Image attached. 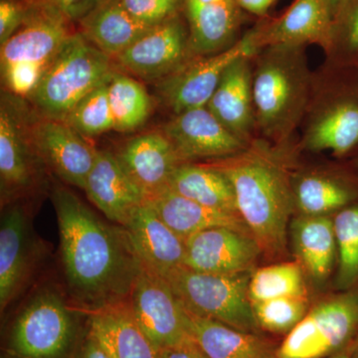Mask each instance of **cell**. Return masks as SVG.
<instances>
[{
  "mask_svg": "<svg viewBox=\"0 0 358 358\" xmlns=\"http://www.w3.org/2000/svg\"><path fill=\"white\" fill-rule=\"evenodd\" d=\"M63 288L86 315L128 303L143 263L126 228L110 224L63 185L52 189Z\"/></svg>",
  "mask_w": 358,
  "mask_h": 358,
  "instance_id": "cell-1",
  "label": "cell"
},
{
  "mask_svg": "<svg viewBox=\"0 0 358 358\" xmlns=\"http://www.w3.org/2000/svg\"><path fill=\"white\" fill-rule=\"evenodd\" d=\"M205 164L232 185L240 216L267 260L282 258L294 213V157L288 143L254 138L239 154Z\"/></svg>",
  "mask_w": 358,
  "mask_h": 358,
  "instance_id": "cell-2",
  "label": "cell"
},
{
  "mask_svg": "<svg viewBox=\"0 0 358 358\" xmlns=\"http://www.w3.org/2000/svg\"><path fill=\"white\" fill-rule=\"evenodd\" d=\"M256 56L252 73L256 129L265 140L288 143L310 102L312 78L305 47H266Z\"/></svg>",
  "mask_w": 358,
  "mask_h": 358,
  "instance_id": "cell-3",
  "label": "cell"
},
{
  "mask_svg": "<svg viewBox=\"0 0 358 358\" xmlns=\"http://www.w3.org/2000/svg\"><path fill=\"white\" fill-rule=\"evenodd\" d=\"M87 317L62 284L41 282L14 315L2 358H74L87 331L82 327Z\"/></svg>",
  "mask_w": 358,
  "mask_h": 358,
  "instance_id": "cell-4",
  "label": "cell"
},
{
  "mask_svg": "<svg viewBox=\"0 0 358 358\" xmlns=\"http://www.w3.org/2000/svg\"><path fill=\"white\" fill-rule=\"evenodd\" d=\"M113 58L73 33L28 99L41 117L65 121L78 103L114 73Z\"/></svg>",
  "mask_w": 358,
  "mask_h": 358,
  "instance_id": "cell-5",
  "label": "cell"
},
{
  "mask_svg": "<svg viewBox=\"0 0 358 358\" xmlns=\"http://www.w3.org/2000/svg\"><path fill=\"white\" fill-rule=\"evenodd\" d=\"M69 17L38 1L28 4L23 24L1 44L0 63L6 89L13 95L28 96L73 34Z\"/></svg>",
  "mask_w": 358,
  "mask_h": 358,
  "instance_id": "cell-6",
  "label": "cell"
},
{
  "mask_svg": "<svg viewBox=\"0 0 358 358\" xmlns=\"http://www.w3.org/2000/svg\"><path fill=\"white\" fill-rule=\"evenodd\" d=\"M251 273L207 274L182 266L166 280L190 313L260 334L248 296Z\"/></svg>",
  "mask_w": 358,
  "mask_h": 358,
  "instance_id": "cell-7",
  "label": "cell"
},
{
  "mask_svg": "<svg viewBox=\"0 0 358 358\" xmlns=\"http://www.w3.org/2000/svg\"><path fill=\"white\" fill-rule=\"evenodd\" d=\"M358 336V291L327 296L310 306L281 345L275 358H324L348 348Z\"/></svg>",
  "mask_w": 358,
  "mask_h": 358,
  "instance_id": "cell-8",
  "label": "cell"
},
{
  "mask_svg": "<svg viewBox=\"0 0 358 358\" xmlns=\"http://www.w3.org/2000/svg\"><path fill=\"white\" fill-rule=\"evenodd\" d=\"M47 171L31 136V121L18 96H1L0 190L1 207L24 200L43 185Z\"/></svg>",
  "mask_w": 358,
  "mask_h": 358,
  "instance_id": "cell-9",
  "label": "cell"
},
{
  "mask_svg": "<svg viewBox=\"0 0 358 358\" xmlns=\"http://www.w3.org/2000/svg\"><path fill=\"white\" fill-rule=\"evenodd\" d=\"M46 255V247L33 227L32 212L20 201L1 207L0 217V310L31 286Z\"/></svg>",
  "mask_w": 358,
  "mask_h": 358,
  "instance_id": "cell-10",
  "label": "cell"
},
{
  "mask_svg": "<svg viewBox=\"0 0 358 358\" xmlns=\"http://www.w3.org/2000/svg\"><path fill=\"white\" fill-rule=\"evenodd\" d=\"M258 52L249 30L227 50L188 58L178 69L160 80V98L174 115L206 107L228 66L241 57H254Z\"/></svg>",
  "mask_w": 358,
  "mask_h": 358,
  "instance_id": "cell-11",
  "label": "cell"
},
{
  "mask_svg": "<svg viewBox=\"0 0 358 358\" xmlns=\"http://www.w3.org/2000/svg\"><path fill=\"white\" fill-rule=\"evenodd\" d=\"M127 303L134 320L157 350L192 336L185 306L171 284L143 264Z\"/></svg>",
  "mask_w": 358,
  "mask_h": 358,
  "instance_id": "cell-12",
  "label": "cell"
},
{
  "mask_svg": "<svg viewBox=\"0 0 358 358\" xmlns=\"http://www.w3.org/2000/svg\"><path fill=\"white\" fill-rule=\"evenodd\" d=\"M182 162H213L239 154L250 143L226 128L207 107L174 115L162 129Z\"/></svg>",
  "mask_w": 358,
  "mask_h": 358,
  "instance_id": "cell-13",
  "label": "cell"
},
{
  "mask_svg": "<svg viewBox=\"0 0 358 358\" xmlns=\"http://www.w3.org/2000/svg\"><path fill=\"white\" fill-rule=\"evenodd\" d=\"M185 244L183 267L207 274L252 272L262 257L252 235L231 228L199 231Z\"/></svg>",
  "mask_w": 358,
  "mask_h": 358,
  "instance_id": "cell-14",
  "label": "cell"
},
{
  "mask_svg": "<svg viewBox=\"0 0 358 358\" xmlns=\"http://www.w3.org/2000/svg\"><path fill=\"white\" fill-rule=\"evenodd\" d=\"M331 24L333 13L327 0H294L281 15L264 16L251 30L259 51L270 46L317 44L327 53Z\"/></svg>",
  "mask_w": 358,
  "mask_h": 358,
  "instance_id": "cell-15",
  "label": "cell"
},
{
  "mask_svg": "<svg viewBox=\"0 0 358 358\" xmlns=\"http://www.w3.org/2000/svg\"><path fill=\"white\" fill-rule=\"evenodd\" d=\"M33 145L47 169L84 190L96 148L65 121L41 117L31 122Z\"/></svg>",
  "mask_w": 358,
  "mask_h": 358,
  "instance_id": "cell-16",
  "label": "cell"
},
{
  "mask_svg": "<svg viewBox=\"0 0 358 358\" xmlns=\"http://www.w3.org/2000/svg\"><path fill=\"white\" fill-rule=\"evenodd\" d=\"M188 58V31L178 15L155 25L115 59L127 74L160 81Z\"/></svg>",
  "mask_w": 358,
  "mask_h": 358,
  "instance_id": "cell-17",
  "label": "cell"
},
{
  "mask_svg": "<svg viewBox=\"0 0 358 358\" xmlns=\"http://www.w3.org/2000/svg\"><path fill=\"white\" fill-rule=\"evenodd\" d=\"M84 192L90 201L113 223L124 226L145 196L110 150H96Z\"/></svg>",
  "mask_w": 358,
  "mask_h": 358,
  "instance_id": "cell-18",
  "label": "cell"
},
{
  "mask_svg": "<svg viewBox=\"0 0 358 358\" xmlns=\"http://www.w3.org/2000/svg\"><path fill=\"white\" fill-rule=\"evenodd\" d=\"M303 147L343 157L358 148V90L327 99L308 122Z\"/></svg>",
  "mask_w": 358,
  "mask_h": 358,
  "instance_id": "cell-19",
  "label": "cell"
},
{
  "mask_svg": "<svg viewBox=\"0 0 358 358\" xmlns=\"http://www.w3.org/2000/svg\"><path fill=\"white\" fill-rule=\"evenodd\" d=\"M115 155L145 200L166 189L176 169L183 164L162 131L134 136Z\"/></svg>",
  "mask_w": 358,
  "mask_h": 358,
  "instance_id": "cell-20",
  "label": "cell"
},
{
  "mask_svg": "<svg viewBox=\"0 0 358 358\" xmlns=\"http://www.w3.org/2000/svg\"><path fill=\"white\" fill-rule=\"evenodd\" d=\"M141 263L166 279L182 267L185 241L159 217L150 205L138 206L124 226Z\"/></svg>",
  "mask_w": 358,
  "mask_h": 358,
  "instance_id": "cell-21",
  "label": "cell"
},
{
  "mask_svg": "<svg viewBox=\"0 0 358 358\" xmlns=\"http://www.w3.org/2000/svg\"><path fill=\"white\" fill-rule=\"evenodd\" d=\"M252 59L241 57L228 66L206 106L226 128L248 143L256 129Z\"/></svg>",
  "mask_w": 358,
  "mask_h": 358,
  "instance_id": "cell-22",
  "label": "cell"
},
{
  "mask_svg": "<svg viewBox=\"0 0 358 358\" xmlns=\"http://www.w3.org/2000/svg\"><path fill=\"white\" fill-rule=\"evenodd\" d=\"M296 261L315 286L322 287L338 264L333 216L296 215L289 227Z\"/></svg>",
  "mask_w": 358,
  "mask_h": 358,
  "instance_id": "cell-23",
  "label": "cell"
},
{
  "mask_svg": "<svg viewBox=\"0 0 358 358\" xmlns=\"http://www.w3.org/2000/svg\"><path fill=\"white\" fill-rule=\"evenodd\" d=\"M188 22L189 57L213 55L227 50L238 41L244 20L235 0H222L185 9Z\"/></svg>",
  "mask_w": 358,
  "mask_h": 358,
  "instance_id": "cell-24",
  "label": "cell"
},
{
  "mask_svg": "<svg viewBox=\"0 0 358 358\" xmlns=\"http://www.w3.org/2000/svg\"><path fill=\"white\" fill-rule=\"evenodd\" d=\"M293 196L296 215L334 216L358 200V182L331 171L294 173Z\"/></svg>",
  "mask_w": 358,
  "mask_h": 358,
  "instance_id": "cell-25",
  "label": "cell"
},
{
  "mask_svg": "<svg viewBox=\"0 0 358 358\" xmlns=\"http://www.w3.org/2000/svg\"><path fill=\"white\" fill-rule=\"evenodd\" d=\"M145 202L183 241L199 231L215 227L231 228L252 235L239 214L208 208L169 187Z\"/></svg>",
  "mask_w": 358,
  "mask_h": 358,
  "instance_id": "cell-26",
  "label": "cell"
},
{
  "mask_svg": "<svg viewBox=\"0 0 358 358\" xmlns=\"http://www.w3.org/2000/svg\"><path fill=\"white\" fill-rule=\"evenodd\" d=\"M192 338L209 358H275V350L259 334L246 333L186 310Z\"/></svg>",
  "mask_w": 358,
  "mask_h": 358,
  "instance_id": "cell-27",
  "label": "cell"
},
{
  "mask_svg": "<svg viewBox=\"0 0 358 358\" xmlns=\"http://www.w3.org/2000/svg\"><path fill=\"white\" fill-rule=\"evenodd\" d=\"M88 329L113 358H159L129 312L128 303L88 315Z\"/></svg>",
  "mask_w": 358,
  "mask_h": 358,
  "instance_id": "cell-28",
  "label": "cell"
},
{
  "mask_svg": "<svg viewBox=\"0 0 358 358\" xmlns=\"http://www.w3.org/2000/svg\"><path fill=\"white\" fill-rule=\"evenodd\" d=\"M80 20L82 34L110 58H117L155 26L134 18L119 0H110Z\"/></svg>",
  "mask_w": 358,
  "mask_h": 358,
  "instance_id": "cell-29",
  "label": "cell"
},
{
  "mask_svg": "<svg viewBox=\"0 0 358 358\" xmlns=\"http://www.w3.org/2000/svg\"><path fill=\"white\" fill-rule=\"evenodd\" d=\"M167 187L208 208L239 214L230 181L205 162H183L174 171Z\"/></svg>",
  "mask_w": 358,
  "mask_h": 358,
  "instance_id": "cell-30",
  "label": "cell"
},
{
  "mask_svg": "<svg viewBox=\"0 0 358 358\" xmlns=\"http://www.w3.org/2000/svg\"><path fill=\"white\" fill-rule=\"evenodd\" d=\"M108 90L115 131H134L147 122L152 101L141 82L129 74L114 72Z\"/></svg>",
  "mask_w": 358,
  "mask_h": 358,
  "instance_id": "cell-31",
  "label": "cell"
},
{
  "mask_svg": "<svg viewBox=\"0 0 358 358\" xmlns=\"http://www.w3.org/2000/svg\"><path fill=\"white\" fill-rule=\"evenodd\" d=\"M306 279L305 272L296 261L254 268L249 282L250 301L254 303L287 296H308Z\"/></svg>",
  "mask_w": 358,
  "mask_h": 358,
  "instance_id": "cell-32",
  "label": "cell"
},
{
  "mask_svg": "<svg viewBox=\"0 0 358 358\" xmlns=\"http://www.w3.org/2000/svg\"><path fill=\"white\" fill-rule=\"evenodd\" d=\"M338 246L336 288L355 289L358 284V200L333 216Z\"/></svg>",
  "mask_w": 358,
  "mask_h": 358,
  "instance_id": "cell-33",
  "label": "cell"
},
{
  "mask_svg": "<svg viewBox=\"0 0 358 358\" xmlns=\"http://www.w3.org/2000/svg\"><path fill=\"white\" fill-rule=\"evenodd\" d=\"M310 308L308 296H287L252 303L261 331L286 336L300 324Z\"/></svg>",
  "mask_w": 358,
  "mask_h": 358,
  "instance_id": "cell-34",
  "label": "cell"
},
{
  "mask_svg": "<svg viewBox=\"0 0 358 358\" xmlns=\"http://www.w3.org/2000/svg\"><path fill=\"white\" fill-rule=\"evenodd\" d=\"M109 80L85 96L66 120L84 138H94L114 129L108 90Z\"/></svg>",
  "mask_w": 358,
  "mask_h": 358,
  "instance_id": "cell-35",
  "label": "cell"
},
{
  "mask_svg": "<svg viewBox=\"0 0 358 358\" xmlns=\"http://www.w3.org/2000/svg\"><path fill=\"white\" fill-rule=\"evenodd\" d=\"M327 55L338 64L358 65V0H341L336 6Z\"/></svg>",
  "mask_w": 358,
  "mask_h": 358,
  "instance_id": "cell-36",
  "label": "cell"
},
{
  "mask_svg": "<svg viewBox=\"0 0 358 358\" xmlns=\"http://www.w3.org/2000/svg\"><path fill=\"white\" fill-rule=\"evenodd\" d=\"M122 7L136 20L157 25L178 15L183 0H119Z\"/></svg>",
  "mask_w": 358,
  "mask_h": 358,
  "instance_id": "cell-37",
  "label": "cell"
},
{
  "mask_svg": "<svg viewBox=\"0 0 358 358\" xmlns=\"http://www.w3.org/2000/svg\"><path fill=\"white\" fill-rule=\"evenodd\" d=\"M28 4L17 0L0 2V43L3 44L20 29L27 14Z\"/></svg>",
  "mask_w": 358,
  "mask_h": 358,
  "instance_id": "cell-38",
  "label": "cell"
},
{
  "mask_svg": "<svg viewBox=\"0 0 358 358\" xmlns=\"http://www.w3.org/2000/svg\"><path fill=\"white\" fill-rule=\"evenodd\" d=\"M157 352L159 358H209L192 336L178 345L162 348Z\"/></svg>",
  "mask_w": 358,
  "mask_h": 358,
  "instance_id": "cell-39",
  "label": "cell"
},
{
  "mask_svg": "<svg viewBox=\"0 0 358 358\" xmlns=\"http://www.w3.org/2000/svg\"><path fill=\"white\" fill-rule=\"evenodd\" d=\"M74 358H113L96 336L87 329Z\"/></svg>",
  "mask_w": 358,
  "mask_h": 358,
  "instance_id": "cell-40",
  "label": "cell"
},
{
  "mask_svg": "<svg viewBox=\"0 0 358 358\" xmlns=\"http://www.w3.org/2000/svg\"><path fill=\"white\" fill-rule=\"evenodd\" d=\"M243 11L254 14L259 17L267 16V13L275 0H235Z\"/></svg>",
  "mask_w": 358,
  "mask_h": 358,
  "instance_id": "cell-41",
  "label": "cell"
},
{
  "mask_svg": "<svg viewBox=\"0 0 358 358\" xmlns=\"http://www.w3.org/2000/svg\"><path fill=\"white\" fill-rule=\"evenodd\" d=\"M34 1L41 2V3L58 9L61 13L68 16L71 20L74 18L75 13H77L78 8L83 3L84 0H34Z\"/></svg>",
  "mask_w": 358,
  "mask_h": 358,
  "instance_id": "cell-42",
  "label": "cell"
},
{
  "mask_svg": "<svg viewBox=\"0 0 358 358\" xmlns=\"http://www.w3.org/2000/svg\"><path fill=\"white\" fill-rule=\"evenodd\" d=\"M109 1H110V0H84L83 3L78 8L77 13H75L73 20H82L85 16L88 15L90 13L95 10L98 7L108 3Z\"/></svg>",
  "mask_w": 358,
  "mask_h": 358,
  "instance_id": "cell-43",
  "label": "cell"
},
{
  "mask_svg": "<svg viewBox=\"0 0 358 358\" xmlns=\"http://www.w3.org/2000/svg\"><path fill=\"white\" fill-rule=\"evenodd\" d=\"M357 343L358 336L357 338L352 341V345L348 346V348H346L345 350H343V352L336 353V355H331V357L324 358H352L353 352H355V348H357Z\"/></svg>",
  "mask_w": 358,
  "mask_h": 358,
  "instance_id": "cell-44",
  "label": "cell"
},
{
  "mask_svg": "<svg viewBox=\"0 0 358 358\" xmlns=\"http://www.w3.org/2000/svg\"><path fill=\"white\" fill-rule=\"evenodd\" d=\"M218 1H222V0H183V8L206 6V4L215 3Z\"/></svg>",
  "mask_w": 358,
  "mask_h": 358,
  "instance_id": "cell-45",
  "label": "cell"
},
{
  "mask_svg": "<svg viewBox=\"0 0 358 358\" xmlns=\"http://www.w3.org/2000/svg\"><path fill=\"white\" fill-rule=\"evenodd\" d=\"M327 3H329V7H331V13L334 14V10H336V6H338L341 0H327Z\"/></svg>",
  "mask_w": 358,
  "mask_h": 358,
  "instance_id": "cell-46",
  "label": "cell"
},
{
  "mask_svg": "<svg viewBox=\"0 0 358 358\" xmlns=\"http://www.w3.org/2000/svg\"><path fill=\"white\" fill-rule=\"evenodd\" d=\"M352 358H358V343L357 348H355V352H353Z\"/></svg>",
  "mask_w": 358,
  "mask_h": 358,
  "instance_id": "cell-47",
  "label": "cell"
}]
</instances>
